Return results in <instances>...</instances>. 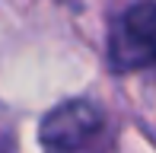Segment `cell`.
I'll list each match as a JSON object with an SVG mask.
<instances>
[{"label": "cell", "mask_w": 156, "mask_h": 153, "mask_svg": "<svg viewBox=\"0 0 156 153\" xmlns=\"http://www.w3.org/2000/svg\"><path fill=\"white\" fill-rule=\"evenodd\" d=\"M108 121L89 102H67L41 124V144L48 153H105Z\"/></svg>", "instance_id": "obj_1"}, {"label": "cell", "mask_w": 156, "mask_h": 153, "mask_svg": "<svg viewBox=\"0 0 156 153\" xmlns=\"http://www.w3.org/2000/svg\"><path fill=\"white\" fill-rule=\"evenodd\" d=\"M115 70H140L156 61V3H137L121 13L108 38Z\"/></svg>", "instance_id": "obj_2"}]
</instances>
